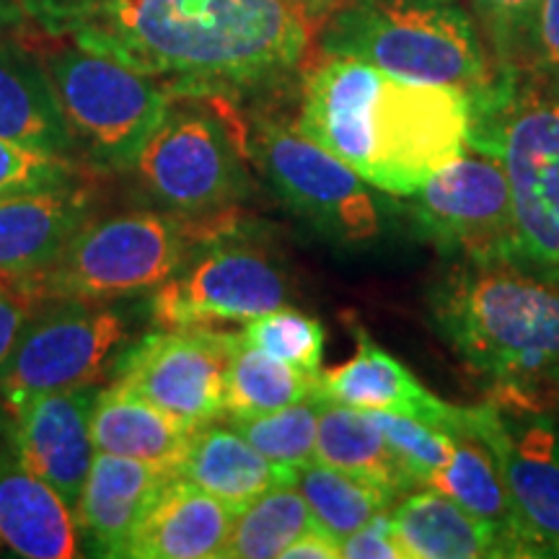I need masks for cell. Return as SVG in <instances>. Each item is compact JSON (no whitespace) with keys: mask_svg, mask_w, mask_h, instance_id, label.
I'll return each mask as SVG.
<instances>
[{"mask_svg":"<svg viewBox=\"0 0 559 559\" xmlns=\"http://www.w3.org/2000/svg\"><path fill=\"white\" fill-rule=\"evenodd\" d=\"M75 151L104 169H132L171 104L164 83L94 52L55 45L41 55Z\"/></svg>","mask_w":559,"mask_h":559,"instance_id":"obj_5","label":"cell"},{"mask_svg":"<svg viewBox=\"0 0 559 559\" xmlns=\"http://www.w3.org/2000/svg\"><path fill=\"white\" fill-rule=\"evenodd\" d=\"M313 461L373 481L394 498L417 487V479L391 449L370 412L345 407V404L330 400H324L319 415Z\"/></svg>","mask_w":559,"mask_h":559,"instance_id":"obj_27","label":"cell"},{"mask_svg":"<svg viewBox=\"0 0 559 559\" xmlns=\"http://www.w3.org/2000/svg\"><path fill=\"white\" fill-rule=\"evenodd\" d=\"M370 417L386 436L389 445L407 466V472L417 479V485H428L432 474L449 464L453 453L451 432L440 430L425 419L389 415V412H370Z\"/></svg>","mask_w":559,"mask_h":559,"instance_id":"obj_33","label":"cell"},{"mask_svg":"<svg viewBox=\"0 0 559 559\" xmlns=\"http://www.w3.org/2000/svg\"><path fill=\"white\" fill-rule=\"evenodd\" d=\"M177 477L213 495L236 515L267 489L296 481V474L272 464L241 432L215 423L192 432Z\"/></svg>","mask_w":559,"mask_h":559,"instance_id":"obj_23","label":"cell"},{"mask_svg":"<svg viewBox=\"0 0 559 559\" xmlns=\"http://www.w3.org/2000/svg\"><path fill=\"white\" fill-rule=\"evenodd\" d=\"M75 177L79 166L70 156L34 151L0 138V198L70 187Z\"/></svg>","mask_w":559,"mask_h":559,"instance_id":"obj_34","label":"cell"},{"mask_svg":"<svg viewBox=\"0 0 559 559\" xmlns=\"http://www.w3.org/2000/svg\"><path fill=\"white\" fill-rule=\"evenodd\" d=\"M285 559H340L342 557V542L334 536L313 526L306 531L304 536H298L288 549L283 551Z\"/></svg>","mask_w":559,"mask_h":559,"instance_id":"obj_39","label":"cell"},{"mask_svg":"<svg viewBox=\"0 0 559 559\" xmlns=\"http://www.w3.org/2000/svg\"><path fill=\"white\" fill-rule=\"evenodd\" d=\"M443 337L492 394L544 404L559 389V283L515 264H472L436 296Z\"/></svg>","mask_w":559,"mask_h":559,"instance_id":"obj_2","label":"cell"},{"mask_svg":"<svg viewBox=\"0 0 559 559\" xmlns=\"http://www.w3.org/2000/svg\"><path fill=\"white\" fill-rule=\"evenodd\" d=\"M425 487L436 489L472 515L487 521L506 539L513 557H539L492 453L477 436L466 430L453 432L449 464L432 474Z\"/></svg>","mask_w":559,"mask_h":559,"instance_id":"obj_26","label":"cell"},{"mask_svg":"<svg viewBox=\"0 0 559 559\" xmlns=\"http://www.w3.org/2000/svg\"><path fill=\"white\" fill-rule=\"evenodd\" d=\"M469 132V94L383 73L373 107V156L366 181L391 198H409L464 156Z\"/></svg>","mask_w":559,"mask_h":559,"instance_id":"obj_7","label":"cell"},{"mask_svg":"<svg viewBox=\"0 0 559 559\" xmlns=\"http://www.w3.org/2000/svg\"><path fill=\"white\" fill-rule=\"evenodd\" d=\"M383 73L358 58L324 55L304 81L296 128L362 179L373 156V107Z\"/></svg>","mask_w":559,"mask_h":559,"instance_id":"obj_16","label":"cell"},{"mask_svg":"<svg viewBox=\"0 0 559 559\" xmlns=\"http://www.w3.org/2000/svg\"><path fill=\"white\" fill-rule=\"evenodd\" d=\"M32 304H37L24 290L19 277H0V368L9 360L11 349L32 319Z\"/></svg>","mask_w":559,"mask_h":559,"instance_id":"obj_37","label":"cell"},{"mask_svg":"<svg viewBox=\"0 0 559 559\" xmlns=\"http://www.w3.org/2000/svg\"><path fill=\"white\" fill-rule=\"evenodd\" d=\"M254 153L280 198L324 239L340 247H366L379 239L383 213L368 181L298 128L260 124Z\"/></svg>","mask_w":559,"mask_h":559,"instance_id":"obj_9","label":"cell"},{"mask_svg":"<svg viewBox=\"0 0 559 559\" xmlns=\"http://www.w3.org/2000/svg\"><path fill=\"white\" fill-rule=\"evenodd\" d=\"M166 479L169 474L148 464L96 451L75 506V523L99 555L124 557L132 531Z\"/></svg>","mask_w":559,"mask_h":559,"instance_id":"obj_20","label":"cell"},{"mask_svg":"<svg viewBox=\"0 0 559 559\" xmlns=\"http://www.w3.org/2000/svg\"><path fill=\"white\" fill-rule=\"evenodd\" d=\"M26 16L24 0H0V37H9Z\"/></svg>","mask_w":559,"mask_h":559,"instance_id":"obj_41","label":"cell"},{"mask_svg":"<svg viewBox=\"0 0 559 559\" xmlns=\"http://www.w3.org/2000/svg\"><path fill=\"white\" fill-rule=\"evenodd\" d=\"M285 3H288L296 13H300L313 32H319L324 29L326 21L340 11L347 0H285Z\"/></svg>","mask_w":559,"mask_h":559,"instance_id":"obj_40","label":"cell"},{"mask_svg":"<svg viewBox=\"0 0 559 559\" xmlns=\"http://www.w3.org/2000/svg\"><path fill=\"white\" fill-rule=\"evenodd\" d=\"M205 230L158 213L83 223L52 262L19 277L34 300H111L158 288Z\"/></svg>","mask_w":559,"mask_h":559,"instance_id":"obj_4","label":"cell"},{"mask_svg":"<svg viewBox=\"0 0 559 559\" xmlns=\"http://www.w3.org/2000/svg\"><path fill=\"white\" fill-rule=\"evenodd\" d=\"M342 557L347 559H409L407 549L391 526V515L386 513L370 519L366 526L342 539Z\"/></svg>","mask_w":559,"mask_h":559,"instance_id":"obj_36","label":"cell"},{"mask_svg":"<svg viewBox=\"0 0 559 559\" xmlns=\"http://www.w3.org/2000/svg\"><path fill=\"white\" fill-rule=\"evenodd\" d=\"M534 60L559 73V0H542L534 26Z\"/></svg>","mask_w":559,"mask_h":559,"instance_id":"obj_38","label":"cell"},{"mask_svg":"<svg viewBox=\"0 0 559 559\" xmlns=\"http://www.w3.org/2000/svg\"><path fill=\"white\" fill-rule=\"evenodd\" d=\"M239 334L272 358L306 370V373H321L326 334L321 321L309 317V313H300L290 306H280L275 311L247 321Z\"/></svg>","mask_w":559,"mask_h":559,"instance_id":"obj_32","label":"cell"},{"mask_svg":"<svg viewBox=\"0 0 559 559\" xmlns=\"http://www.w3.org/2000/svg\"><path fill=\"white\" fill-rule=\"evenodd\" d=\"M474 5L500 60L513 68L534 60V26L542 0H474Z\"/></svg>","mask_w":559,"mask_h":559,"instance_id":"obj_35","label":"cell"},{"mask_svg":"<svg viewBox=\"0 0 559 559\" xmlns=\"http://www.w3.org/2000/svg\"><path fill=\"white\" fill-rule=\"evenodd\" d=\"M236 334L210 326L160 330L130 349L117 381L198 430L226 415V370Z\"/></svg>","mask_w":559,"mask_h":559,"instance_id":"obj_14","label":"cell"},{"mask_svg":"<svg viewBox=\"0 0 559 559\" xmlns=\"http://www.w3.org/2000/svg\"><path fill=\"white\" fill-rule=\"evenodd\" d=\"M293 485L304 495L317 526L340 542L366 526L370 519L386 513L391 502L396 500L373 481L319 464V461L306 464Z\"/></svg>","mask_w":559,"mask_h":559,"instance_id":"obj_29","label":"cell"},{"mask_svg":"<svg viewBox=\"0 0 559 559\" xmlns=\"http://www.w3.org/2000/svg\"><path fill=\"white\" fill-rule=\"evenodd\" d=\"M236 513L192 481L171 477L132 531L124 557L221 559Z\"/></svg>","mask_w":559,"mask_h":559,"instance_id":"obj_18","label":"cell"},{"mask_svg":"<svg viewBox=\"0 0 559 559\" xmlns=\"http://www.w3.org/2000/svg\"><path fill=\"white\" fill-rule=\"evenodd\" d=\"M485 96L500 109L492 130L495 158L506 169L510 205L519 230V267L559 283V99L521 96L489 86Z\"/></svg>","mask_w":559,"mask_h":559,"instance_id":"obj_8","label":"cell"},{"mask_svg":"<svg viewBox=\"0 0 559 559\" xmlns=\"http://www.w3.org/2000/svg\"><path fill=\"white\" fill-rule=\"evenodd\" d=\"M124 337L128 321L99 300H62L52 306L24 326L0 368L5 412L29 396L96 383Z\"/></svg>","mask_w":559,"mask_h":559,"instance_id":"obj_11","label":"cell"},{"mask_svg":"<svg viewBox=\"0 0 559 559\" xmlns=\"http://www.w3.org/2000/svg\"><path fill=\"white\" fill-rule=\"evenodd\" d=\"M477 436L502 474L539 557H559V423L544 404L492 394L464 409L461 428Z\"/></svg>","mask_w":559,"mask_h":559,"instance_id":"obj_10","label":"cell"},{"mask_svg":"<svg viewBox=\"0 0 559 559\" xmlns=\"http://www.w3.org/2000/svg\"><path fill=\"white\" fill-rule=\"evenodd\" d=\"M0 549L26 559L79 557L73 508L11 449H0Z\"/></svg>","mask_w":559,"mask_h":559,"instance_id":"obj_19","label":"cell"},{"mask_svg":"<svg viewBox=\"0 0 559 559\" xmlns=\"http://www.w3.org/2000/svg\"><path fill=\"white\" fill-rule=\"evenodd\" d=\"M9 412H5V404H3V391H0V417H5Z\"/></svg>","mask_w":559,"mask_h":559,"instance_id":"obj_42","label":"cell"},{"mask_svg":"<svg viewBox=\"0 0 559 559\" xmlns=\"http://www.w3.org/2000/svg\"><path fill=\"white\" fill-rule=\"evenodd\" d=\"M192 432L120 381L96 391L91 409V440L96 451L140 461L177 477Z\"/></svg>","mask_w":559,"mask_h":559,"instance_id":"obj_21","label":"cell"},{"mask_svg":"<svg viewBox=\"0 0 559 559\" xmlns=\"http://www.w3.org/2000/svg\"><path fill=\"white\" fill-rule=\"evenodd\" d=\"M409 198L417 228L436 247L472 264L519 267V230L498 158L461 156Z\"/></svg>","mask_w":559,"mask_h":559,"instance_id":"obj_12","label":"cell"},{"mask_svg":"<svg viewBox=\"0 0 559 559\" xmlns=\"http://www.w3.org/2000/svg\"><path fill=\"white\" fill-rule=\"evenodd\" d=\"M324 52L358 58L402 81L438 83L464 94L492 86L474 21L436 0H347L324 26Z\"/></svg>","mask_w":559,"mask_h":559,"instance_id":"obj_3","label":"cell"},{"mask_svg":"<svg viewBox=\"0 0 559 559\" xmlns=\"http://www.w3.org/2000/svg\"><path fill=\"white\" fill-rule=\"evenodd\" d=\"M389 515L409 559L513 557L506 539L487 521L436 489L407 495Z\"/></svg>","mask_w":559,"mask_h":559,"instance_id":"obj_25","label":"cell"},{"mask_svg":"<svg viewBox=\"0 0 559 559\" xmlns=\"http://www.w3.org/2000/svg\"><path fill=\"white\" fill-rule=\"evenodd\" d=\"M171 96L132 169L158 202L187 218L221 213L247 190L241 135L223 94Z\"/></svg>","mask_w":559,"mask_h":559,"instance_id":"obj_6","label":"cell"},{"mask_svg":"<svg viewBox=\"0 0 559 559\" xmlns=\"http://www.w3.org/2000/svg\"><path fill=\"white\" fill-rule=\"evenodd\" d=\"M319 391V376L272 358L236 332L226 370V415L260 417Z\"/></svg>","mask_w":559,"mask_h":559,"instance_id":"obj_28","label":"cell"},{"mask_svg":"<svg viewBox=\"0 0 559 559\" xmlns=\"http://www.w3.org/2000/svg\"><path fill=\"white\" fill-rule=\"evenodd\" d=\"M0 138L58 156L75 151L41 58L11 34L0 37Z\"/></svg>","mask_w":559,"mask_h":559,"instance_id":"obj_24","label":"cell"},{"mask_svg":"<svg viewBox=\"0 0 559 559\" xmlns=\"http://www.w3.org/2000/svg\"><path fill=\"white\" fill-rule=\"evenodd\" d=\"M47 34L151 75L171 96L223 94L290 73L313 29L285 0H24Z\"/></svg>","mask_w":559,"mask_h":559,"instance_id":"obj_1","label":"cell"},{"mask_svg":"<svg viewBox=\"0 0 559 559\" xmlns=\"http://www.w3.org/2000/svg\"><path fill=\"white\" fill-rule=\"evenodd\" d=\"M288 304L285 275L262 251L213 241L156 288L151 311L160 330L247 321Z\"/></svg>","mask_w":559,"mask_h":559,"instance_id":"obj_13","label":"cell"},{"mask_svg":"<svg viewBox=\"0 0 559 559\" xmlns=\"http://www.w3.org/2000/svg\"><path fill=\"white\" fill-rule=\"evenodd\" d=\"M324 407L321 391L260 417H230V428L241 432L262 456L280 469L296 474L313 461L317 451L319 415Z\"/></svg>","mask_w":559,"mask_h":559,"instance_id":"obj_31","label":"cell"},{"mask_svg":"<svg viewBox=\"0 0 559 559\" xmlns=\"http://www.w3.org/2000/svg\"><path fill=\"white\" fill-rule=\"evenodd\" d=\"M436 3H453V0H436Z\"/></svg>","mask_w":559,"mask_h":559,"instance_id":"obj_44","label":"cell"},{"mask_svg":"<svg viewBox=\"0 0 559 559\" xmlns=\"http://www.w3.org/2000/svg\"><path fill=\"white\" fill-rule=\"evenodd\" d=\"M3 430H5V417H0V436H3Z\"/></svg>","mask_w":559,"mask_h":559,"instance_id":"obj_43","label":"cell"},{"mask_svg":"<svg viewBox=\"0 0 559 559\" xmlns=\"http://www.w3.org/2000/svg\"><path fill=\"white\" fill-rule=\"evenodd\" d=\"M317 526L296 485H277L236 515L221 559L283 557L298 536Z\"/></svg>","mask_w":559,"mask_h":559,"instance_id":"obj_30","label":"cell"},{"mask_svg":"<svg viewBox=\"0 0 559 559\" xmlns=\"http://www.w3.org/2000/svg\"><path fill=\"white\" fill-rule=\"evenodd\" d=\"M94 400L96 389L83 386L47 391L9 409V449L26 469L47 481L73 513L96 453L91 440Z\"/></svg>","mask_w":559,"mask_h":559,"instance_id":"obj_15","label":"cell"},{"mask_svg":"<svg viewBox=\"0 0 559 559\" xmlns=\"http://www.w3.org/2000/svg\"><path fill=\"white\" fill-rule=\"evenodd\" d=\"M86 205L73 185L0 198V277H26L52 262L86 223Z\"/></svg>","mask_w":559,"mask_h":559,"instance_id":"obj_22","label":"cell"},{"mask_svg":"<svg viewBox=\"0 0 559 559\" xmlns=\"http://www.w3.org/2000/svg\"><path fill=\"white\" fill-rule=\"evenodd\" d=\"M319 391L324 400L345 407L425 419L451 436L464 419V409L438 400L404 362L376 345L366 332H358V349L353 358L332 370H321Z\"/></svg>","mask_w":559,"mask_h":559,"instance_id":"obj_17","label":"cell"}]
</instances>
